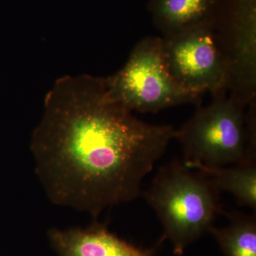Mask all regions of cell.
<instances>
[{"label": "cell", "instance_id": "9", "mask_svg": "<svg viewBox=\"0 0 256 256\" xmlns=\"http://www.w3.org/2000/svg\"><path fill=\"white\" fill-rule=\"evenodd\" d=\"M222 214L228 220L222 228L210 227L212 234L225 256H256V215L242 212H225Z\"/></svg>", "mask_w": 256, "mask_h": 256}, {"label": "cell", "instance_id": "3", "mask_svg": "<svg viewBox=\"0 0 256 256\" xmlns=\"http://www.w3.org/2000/svg\"><path fill=\"white\" fill-rule=\"evenodd\" d=\"M176 130L184 163L226 166L256 163V102L248 107L222 92Z\"/></svg>", "mask_w": 256, "mask_h": 256}, {"label": "cell", "instance_id": "7", "mask_svg": "<svg viewBox=\"0 0 256 256\" xmlns=\"http://www.w3.org/2000/svg\"><path fill=\"white\" fill-rule=\"evenodd\" d=\"M48 238L58 256H156L164 242L160 238L154 247L140 248L118 238L96 220L85 228L50 229Z\"/></svg>", "mask_w": 256, "mask_h": 256}, {"label": "cell", "instance_id": "6", "mask_svg": "<svg viewBox=\"0 0 256 256\" xmlns=\"http://www.w3.org/2000/svg\"><path fill=\"white\" fill-rule=\"evenodd\" d=\"M162 50L171 78L186 92L212 96L226 88V68L210 20L172 36H162Z\"/></svg>", "mask_w": 256, "mask_h": 256}, {"label": "cell", "instance_id": "1", "mask_svg": "<svg viewBox=\"0 0 256 256\" xmlns=\"http://www.w3.org/2000/svg\"><path fill=\"white\" fill-rule=\"evenodd\" d=\"M44 102L30 142L37 178L52 203L95 220L142 194L176 134L172 126L136 118L102 77H62Z\"/></svg>", "mask_w": 256, "mask_h": 256}, {"label": "cell", "instance_id": "2", "mask_svg": "<svg viewBox=\"0 0 256 256\" xmlns=\"http://www.w3.org/2000/svg\"><path fill=\"white\" fill-rule=\"evenodd\" d=\"M220 188L207 175L175 160L161 166L144 192L148 204L162 224L176 256L213 226L222 214Z\"/></svg>", "mask_w": 256, "mask_h": 256}, {"label": "cell", "instance_id": "5", "mask_svg": "<svg viewBox=\"0 0 256 256\" xmlns=\"http://www.w3.org/2000/svg\"><path fill=\"white\" fill-rule=\"evenodd\" d=\"M210 20L228 95L248 107L256 101V0H214Z\"/></svg>", "mask_w": 256, "mask_h": 256}, {"label": "cell", "instance_id": "4", "mask_svg": "<svg viewBox=\"0 0 256 256\" xmlns=\"http://www.w3.org/2000/svg\"><path fill=\"white\" fill-rule=\"evenodd\" d=\"M111 96L130 111L156 112L186 104L200 105L202 95L181 88L165 67L162 38L146 36L120 70L106 78Z\"/></svg>", "mask_w": 256, "mask_h": 256}, {"label": "cell", "instance_id": "8", "mask_svg": "<svg viewBox=\"0 0 256 256\" xmlns=\"http://www.w3.org/2000/svg\"><path fill=\"white\" fill-rule=\"evenodd\" d=\"M214 0H149L148 10L163 36L186 31L210 20Z\"/></svg>", "mask_w": 256, "mask_h": 256}, {"label": "cell", "instance_id": "10", "mask_svg": "<svg viewBox=\"0 0 256 256\" xmlns=\"http://www.w3.org/2000/svg\"><path fill=\"white\" fill-rule=\"evenodd\" d=\"M196 170L213 180L220 192L233 194L240 206L256 210V163L226 166H206L197 164Z\"/></svg>", "mask_w": 256, "mask_h": 256}]
</instances>
